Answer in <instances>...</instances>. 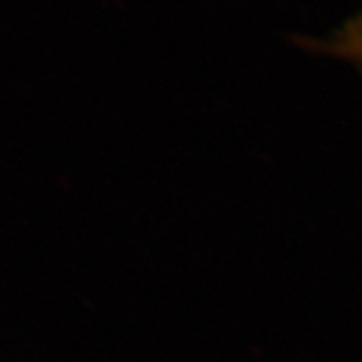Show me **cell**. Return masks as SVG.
Masks as SVG:
<instances>
[{
	"instance_id": "obj_1",
	"label": "cell",
	"mask_w": 362,
	"mask_h": 362,
	"mask_svg": "<svg viewBox=\"0 0 362 362\" xmlns=\"http://www.w3.org/2000/svg\"><path fill=\"white\" fill-rule=\"evenodd\" d=\"M317 46L327 54L340 55L344 59L362 64V17L346 24L333 39L318 42Z\"/></svg>"
}]
</instances>
